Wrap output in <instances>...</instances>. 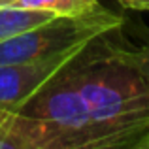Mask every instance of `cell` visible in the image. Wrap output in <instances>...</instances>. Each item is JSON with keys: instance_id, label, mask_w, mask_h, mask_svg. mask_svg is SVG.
Wrapping results in <instances>:
<instances>
[{"instance_id": "obj_4", "label": "cell", "mask_w": 149, "mask_h": 149, "mask_svg": "<svg viewBox=\"0 0 149 149\" xmlns=\"http://www.w3.org/2000/svg\"><path fill=\"white\" fill-rule=\"evenodd\" d=\"M11 123L25 149H132L136 146L17 111H11Z\"/></svg>"}, {"instance_id": "obj_3", "label": "cell", "mask_w": 149, "mask_h": 149, "mask_svg": "<svg viewBox=\"0 0 149 149\" xmlns=\"http://www.w3.org/2000/svg\"><path fill=\"white\" fill-rule=\"evenodd\" d=\"M83 45L55 55L29 58L23 62L2 64L0 66V108L17 111L57 74H61V70L74 61V57L81 51Z\"/></svg>"}, {"instance_id": "obj_1", "label": "cell", "mask_w": 149, "mask_h": 149, "mask_svg": "<svg viewBox=\"0 0 149 149\" xmlns=\"http://www.w3.org/2000/svg\"><path fill=\"white\" fill-rule=\"evenodd\" d=\"M125 25L85 44L17 113L134 146L149 132V77Z\"/></svg>"}, {"instance_id": "obj_7", "label": "cell", "mask_w": 149, "mask_h": 149, "mask_svg": "<svg viewBox=\"0 0 149 149\" xmlns=\"http://www.w3.org/2000/svg\"><path fill=\"white\" fill-rule=\"evenodd\" d=\"M0 149H25L11 123V111L0 108Z\"/></svg>"}, {"instance_id": "obj_8", "label": "cell", "mask_w": 149, "mask_h": 149, "mask_svg": "<svg viewBox=\"0 0 149 149\" xmlns=\"http://www.w3.org/2000/svg\"><path fill=\"white\" fill-rule=\"evenodd\" d=\"M140 34H142V44L136 45V57H138V62L142 66L143 74L149 77V29L143 26Z\"/></svg>"}, {"instance_id": "obj_10", "label": "cell", "mask_w": 149, "mask_h": 149, "mask_svg": "<svg viewBox=\"0 0 149 149\" xmlns=\"http://www.w3.org/2000/svg\"><path fill=\"white\" fill-rule=\"evenodd\" d=\"M132 149H149V132H146V134L136 142V146Z\"/></svg>"}, {"instance_id": "obj_9", "label": "cell", "mask_w": 149, "mask_h": 149, "mask_svg": "<svg viewBox=\"0 0 149 149\" xmlns=\"http://www.w3.org/2000/svg\"><path fill=\"white\" fill-rule=\"evenodd\" d=\"M125 10L132 11H149V0H117Z\"/></svg>"}, {"instance_id": "obj_5", "label": "cell", "mask_w": 149, "mask_h": 149, "mask_svg": "<svg viewBox=\"0 0 149 149\" xmlns=\"http://www.w3.org/2000/svg\"><path fill=\"white\" fill-rule=\"evenodd\" d=\"M57 17V13L38 8H23L17 4L0 6V42L23 34L49 19Z\"/></svg>"}, {"instance_id": "obj_11", "label": "cell", "mask_w": 149, "mask_h": 149, "mask_svg": "<svg viewBox=\"0 0 149 149\" xmlns=\"http://www.w3.org/2000/svg\"><path fill=\"white\" fill-rule=\"evenodd\" d=\"M17 0H0V6H6V4H15Z\"/></svg>"}, {"instance_id": "obj_6", "label": "cell", "mask_w": 149, "mask_h": 149, "mask_svg": "<svg viewBox=\"0 0 149 149\" xmlns=\"http://www.w3.org/2000/svg\"><path fill=\"white\" fill-rule=\"evenodd\" d=\"M17 6L47 10L57 15H81L100 6L98 0H17Z\"/></svg>"}, {"instance_id": "obj_2", "label": "cell", "mask_w": 149, "mask_h": 149, "mask_svg": "<svg viewBox=\"0 0 149 149\" xmlns=\"http://www.w3.org/2000/svg\"><path fill=\"white\" fill-rule=\"evenodd\" d=\"M121 25H125L123 15L102 4L81 15H57L26 32L0 42V66L77 47Z\"/></svg>"}]
</instances>
